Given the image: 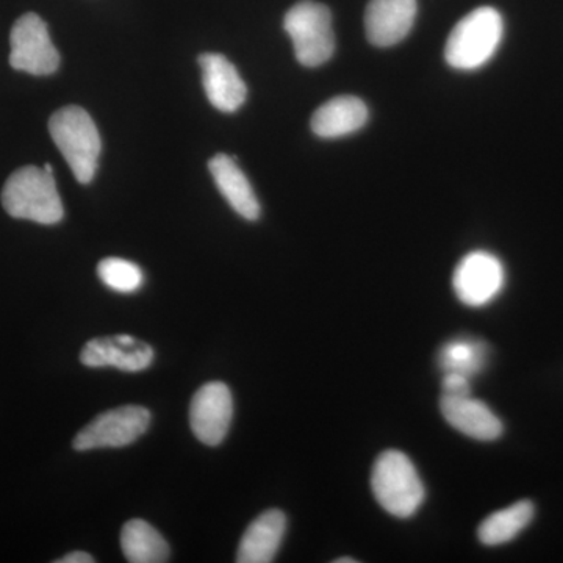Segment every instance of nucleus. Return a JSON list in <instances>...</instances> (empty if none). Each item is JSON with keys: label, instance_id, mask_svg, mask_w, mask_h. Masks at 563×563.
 Wrapping results in <instances>:
<instances>
[{"label": "nucleus", "instance_id": "obj_1", "mask_svg": "<svg viewBox=\"0 0 563 563\" xmlns=\"http://www.w3.org/2000/svg\"><path fill=\"white\" fill-rule=\"evenodd\" d=\"M2 206L10 217L38 224H57L63 220V203L54 173L38 166H24L3 185Z\"/></svg>", "mask_w": 563, "mask_h": 563}, {"label": "nucleus", "instance_id": "obj_2", "mask_svg": "<svg viewBox=\"0 0 563 563\" xmlns=\"http://www.w3.org/2000/svg\"><path fill=\"white\" fill-rule=\"evenodd\" d=\"M504 35L501 13L481 7L455 24L444 46V58L454 69L473 70L490 60Z\"/></svg>", "mask_w": 563, "mask_h": 563}, {"label": "nucleus", "instance_id": "obj_3", "mask_svg": "<svg viewBox=\"0 0 563 563\" xmlns=\"http://www.w3.org/2000/svg\"><path fill=\"white\" fill-rule=\"evenodd\" d=\"M49 132L76 179L80 184H90L98 172L102 147L90 114L80 107H65L52 114Z\"/></svg>", "mask_w": 563, "mask_h": 563}, {"label": "nucleus", "instance_id": "obj_4", "mask_svg": "<svg viewBox=\"0 0 563 563\" xmlns=\"http://www.w3.org/2000/svg\"><path fill=\"white\" fill-rule=\"evenodd\" d=\"M374 498L396 518H410L424 503V485L410 459L399 451H385L374 463Z\"/></svg>", "mask_w": 563, "mask_h": 563}, {"label": "nucleus", "instance_id": "obj_5", "mask_svg": "<svg viewBox=\"0 0 563 563\" xmlns=\"http://www.w3.org/2000/svg\"><path fill=\"white\" fill-rule=\"evenodd\" d=\"M284 27L302 66L317 68L331 60L335 52V33L328 7L314 0H302L285 14Z\"/></svg>", "mask_w": 563, "mask_h": 563}, {"label": "nucleus", "instance_id": "obj_6", "mask_svg": "<svg viewBox=\"0 0 563 563\" xmlns=\"http://www.w3.org/2000/svg\"><path fill=\"white\" fill-rule=\"evenodd\" d=\"M11 68L32 74L51 76L60 66V54L55 49L46 22L36 13L22 14L10 33Z\"/></svg>", "mask_w": 563, "mask_h": 563}, {"label": "nucleus", "instance_id": "obj_7", "mask_svg": "<svg viewBox=\"0 0 563 563\" xmlns=\"http://www.w3.org/2000/svg\"><path fill=\"white\" fill-rule=\"evenodd\" d=\"M151 424L146 407L122 406L99 415L85 426L76 439L74 450L91 451L103 448H124L140 439Z\"/></svg>", "mask_w": 563, "mask_h": 563}, {"label": "nucleus", "instance_id": "obj_8", "mask_svg": "<svg viewBox=\"0 0 563 563\" xmlns=\"http://www.w3.org/2000/svg\"><path fill=\"white\" fill-rule=\"evenodd\" d=\"M506 284L504 265L485 251L470 252L455 268L453 287L459 301L468 307H484L498 298Z\"/></svg>", "mask_w": 563, "mask_h": 563}, {"label": "nucleus", "instance_id": "obj_9", "mask_svg": "<svg viewBox=\"0 0 563 563\" xmlns=\"http://www.w3.org/2000/svg\"><path fill=\"white\" fill-rule=\"evenodd\" d=\"M233 418V398L228 385L209 383L192 396L190 426L196 439L218 446L228 437Z\"/></svg>", "mask_w": 563, "mask_h": 563}, {"label": "nucleus", "instance_id": "obj_10", "mask_svg": "<svg viewBox=\"0 0 563 563\" xmlns=\"http://www.w3.org/2000/svg\"><path fill=\"white\" fill-rule=\"evenodd\" d=\"M80 362L88 368L113 366L121 372L139 373L150 368L154 362V350L135 336L122 333L95 339L85 344L80 352Z\"/></svg>", "mask_w": 563, "mask_h": 563}, {"label": "nucleus", "instance_id": "obj_11", "mask_svg": "<svg viewBox=\"0 0 563 563\" xmlns=\"http://www.w3.org/2000/svg\"><path fill=\"white\" fill-rule=\"evenodd\" d=\"M417 11V0H369L365 11L369 43L377 47L401 43L412 31Z\"/></svg>", "mask_w": 563, "mask_h": 563}, {"label": "nucleus", "instance_id": "obj_12", "mask_svg": "<svg viewBox=\"0 0 563 563\" xmlns=\"http://www.w3.org/2000/svg\"><path fill=\"white\" fill-rule=\"evenodd\" d=\"M207 99L222 113H235L246 102L247 87L239 70L224 55L203 54L199 57Z\"/></svg>", "mask_w": 563, "mask_h": 563}, {"label": "nucleus", "instance_id": "obj_13", "mask_svg": "<svg viewBox=\"0 0 563 563\" xmlns=\"http://www.w3.org/2000/svg\"><path fill=\"white\" fill-rule=\"evenodd\" d=\"M440 409L444 420L463 435L472 437L481 442H493L503 435L501 420L492 412L483 401L468 396H442Z\"/></svg>", "mask_w": 563, "mask_h": 563}, {"label": "nucleus", "instance_id": "obj_14", "mask_svg": "<svg viewBox=\"0 0 563 563\" xmlns=\"http://www.w3.org/2000/svg\"><path fill=\"white\" fill-rule=\"evenodd\" d=\"M209 169L218 190L224 196L229 206L244 220H258L261 202L252 190L250 180L236 165L235 158L228 154L214 155L209 162Z\"/></svg>", "mask_w": 563, "mask_h": 563}, {"label": "nucleus", "instance_id": "obj_15", "mask_svg": "<svg viewBox=\"0 0 563 563\" xmlns=\"http://www.w3.org/2000/svg\"><path fill=\"white\" fill-rule=\"evenodd\" d=\"M287 531V517L282 510L272 509L255 518L240 542L236 562L269 563L276 559Z\"/></svg>", "mask_w": 563, "mask_h": 563}, {"label": "nucleus", "instance_id": "obj_16", "mask_svg": "<svg viewBox=\"0 0 563 563\" xmlns=\"http://www.w3.org/2000/svg\"><path fill=\"white\" fill-rule=\"evenodd\" d=\"M368 107L355 96H339L322 103L312 117V131L320 139H342L361 131L368 121Z\"/></svg>", "mask_w": 563, "mask_h": 563}, {"label": "nucleus", "instance_id": "obj_17", "mask_svg": "<svg viewBox=\"0 0 563 563\" xmlns=\"http://www.w3.org/2000/svg\"><path fill=\"white\" fill-rule=\"evenodd\" d=\"M121 550L132 563H163L169 561V544L154 526L144 520H131L121 532Z\"/></svg>", "mask_w": 563, "mask_h": 563}, {"label": "nucleus", "instance_id": "obj_18", "mask_svg": "<svg viewBox=\"0 0 563 563\" xmlns=\"http://www.w3.org/2000/svg\"><path fill=\"white\" fill-rule=\"evenodd\" d=\"M533 517H536V506L528 499H523L485 518L477 536L487 547H499L517 539L532 523Z\"/></svg>", "mask_w": 563, "mask_h": 563}, {"label": "nucleus", "instance_id": "obj_19", "mask_svg": "<svg viewBox=\"0 0 563 563\" xmlns=\"http://www.w3.org/2000/svg\"><path fill=\"white\" fill-rule=\"evenodd\" d=\"M488 347L472 339H459L444 344L439 354V365L444 373H459L472 377L487 365Z\"/></svg>", "mask_w": 563, "mask_h": 563}, {"label": "nucleus", "instance_id": "obj_20", "mask_svg": "<svg viewBox=\"0 0 563 563\" xmlns=\"http://www.w3.org/2000/svg\"><path fill=\"white\" fill-rule=\"evenodd\" d=\"M98 276L110 290L124 292V295L139 291L144 282L143 272L139 265L118 257L106 258L99 263Z\"/></svg>", "mask_w": 563, "mask_h": 563}, {"label": "nucleus", "instance_id": "obj_21", "mask_svg": "<svg viewBox=\"0 0 563 563\" xmlns=\"http://www.w3.org/2000/svg\"><path fill=\"white\" fill-rule=\"evenodd\" d=\"M443 396H468L472 395L470 377L459 373H444L442 384Z\"/></svg>", "mask_w": 563, "mask_h": 563}, {"label": "nucleus", "instance_id": "obj_22", "mask_svg": "<svg viewBox=\"0 0 563 563\" xmlns=\"http://www.w3.org/2000/svg\"><path fill=\"white\" fill-rule=\"evenodd\" d=\"M95 559L91 558L90 554L81 553V551H76V553L66 554L65 558L57 561V563H92Z\"/></svg>", "mask_w": 563, "mask_h": 563}, {"label": "nucleus", "instance_id": "obj_23", "mask_svg": "<svg viewBox=\"0 0 563 563\" xmlns=\"http://www.w3.org/2000/svg\"><path fill=\"white\" fill-rule=\"evenodd\" d=\"M354 559H336L335 563H355Z\"/></svg>", "mask_w": 563, "mask_h": 563}]
</instances>
